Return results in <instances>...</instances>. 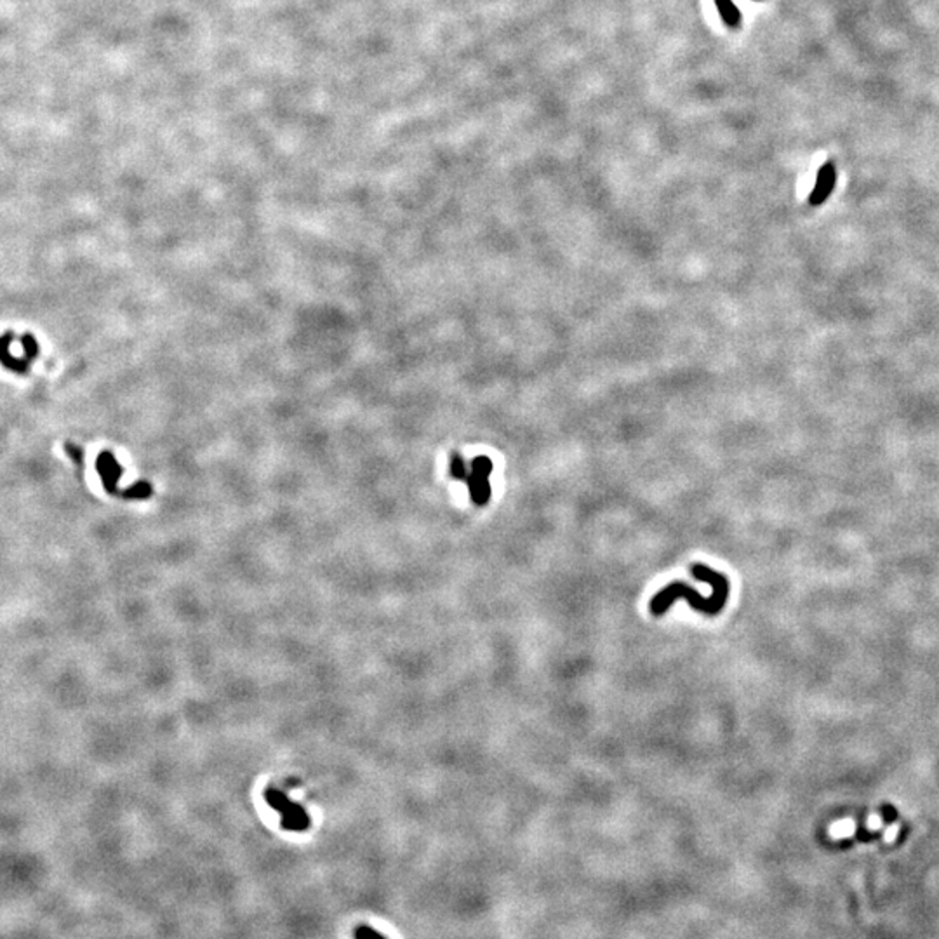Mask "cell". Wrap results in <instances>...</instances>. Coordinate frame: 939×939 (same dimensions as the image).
Listing matches in <instances>:
<instances>
[{
  "instance_id": "9",
  "label": "cell",
  "mask_w": 939,
  "mask_h": 939,
  "mask_svg": "<svg viewBox=\"0 0 939 939\" xmlns=\"http://www.w3.org/2000/svg\"><path fill=\"white\" fill-rule=\"evenodd\" d=\"M882 816H884V820L887 821V823L889 821L892 823V821L896 820V816H898V813H896V809L892 806H884L882 807Z\"/></svg>"
},
{
  "instance_id": "8",
  "label": "cell",
  "mask_w": 939,
  "mask_h": 939,
  "mask_svg": "<svg viewBox=\"0 0 939 939\" xmlns=\"http://www.w3.org/2000/svg\"><path fill=\"white\" fill-rule=\"evenodd\" d=\"M355 939H386V938L381 936V934H379L378 931L372 929V927L358 926L357 929H355Z\"/></svg>"
},
{
  "instance_id": "3",
  "label": "cell",
  "mask_w": 939,
  "mask_h": 939,
  "mask_svg": "<svg viewBox=\"0 0 939 939\" xmlns=\"http://www.w3.org/2000/svg\"><path fill=\"white\" fill-rule=\"evenodd\" d=\"M835 183H837V170H835V166L831 162H827L820 170H817V177H816V184H814L813 191H810L809 197V204L810 205H821L830 194L834 191Z\"/></svg>"
},
{
  "instance_id": "7",
  "label": "cell",
  "mask_w": 939,
  "mask_h": 939,
  "mask_svg": "<svg viewBox=\"0 0 939 939\" xmlns=\"http://www.w3.org/2000/svg\"><path fill=\"white\" fill-rule=\"evenodd\" d=\"M490 470H493V463H490L489 458H486V456H479V458H476V460H473V461H472V472L486 473V475H489Z\"/></svg>"
},
{
  "instance_id": "2",
  "label": "cell",
  "mask_w": 939,
  "mask_h": 939,
  "mask_svg": "<svg viewBox=\"0 0 939 939\" xmlns=\"http://www.w3.org/2000/svg\"><path fill=\"white\" fill-rule=\"evenodd\" d=\"M270 803H272L277 810H280V813L284 814L282 824L287 828V830H305V828L310 827V817H308V814L305 813L301 807L291 803L286 796L279 795V793H273V795H270Z\"/></svg>"
},
{
  "instance_id": "4",
  "label": "cell",
  "mask_w": 939,
  "mask_h": 939,
  "mask_svg": "<svg viewBox=\"0 0 939 939\" xmlns=\"http://www.w3.org/2000/svg\"><path fill=\"white\" fill-rule=\"evenodd\" d=\"M467 482L470 487V497H472L473 503L479 504V507H483V504L489 503L490 500L489 475H486V473L470 472Z\"/></svg>"
},
{
  "instance_id": "6",
  "label": "cell",
  "mask_w": 939,
  "mask_h": 939,
  "mask_svg": "<svg viewBox=\"0 0 939 939\" xmlns=\"http://www.w3.org/2000/svg\"><path fill=\"white\" fill-rule=\"evenodd\" d=\"M451 475H453L454 479H458V480H467L468 475H470L468 470H467V465H465V461H463V458L458 456V454L453 458V461H451Z\"/></svg>"
},
{
  "instance_id": "1",
  "label": "cell",
  "mask_w": 939,
  "mask_h": 939,
  "mask_svg": "<svg viewBox=\"0 0 939 939\" xmlns=\"http://www.w3.org/2000/svg\"><path fill=\"white\" fill-rule=\"evenodd\" d=\"M691 574L694 576V578L701 579V581L710 583L711 588H713L711 597H703L701 593L696 592L694 588H691V586L685 585V583L675 581L653 597V600H650L649 604V609L653 616H663V614L668 611V607L674 606L675 600L678 599L687 600V604L692 607V609L708 614V616L718 614V611H720L722 607L725 606V602H727L729 595L727 578H725L724 574H718L717 571H713V569L706 567V565L703 564L692 565Z\"/></svg>"
},
{
  "instance_id": "5",
  "label": "cell",
  "mask_w": 939,
  "mask_h": 939,
  "mask_svg": "<svg viewBox=\"0 0 939 939\" xmlns=\"http://www.w3.org/2000/svg\"><path fill=\"white\" fill-rule=\"evenodd\" d=\"M715 6H717L722 21L729 28H738L741 24V13L732 0H715Z\"/></svg>"
}]
</instances>
